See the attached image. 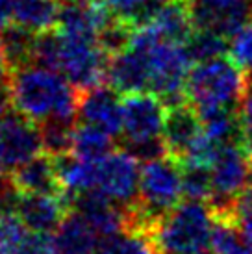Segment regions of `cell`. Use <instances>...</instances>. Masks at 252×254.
I'll use <instances>...</instances> for the list:
<instances>
[{"label":"cell","mask_w":252,"mask_h":254,"mask_svg":"<svg viewBox=\"0 0 252 254\" xmlns=\"http://www.w3.org/2000/svg\"><path fill=\"white\" fill-rule=\"evenodd\" d=\"M15 112L35 123L67 121L78 117L80 91L54 69L41 65H24L9 76Z\"/></svg>","instance_id":"obj_1"},{"label":"cell","mask_w":252,"mask_h":254,"mask_svg":"<svg viewBox=\"0 0 252 254\" xmlns=\"http://www.w3.org/2000/svg\"><path fill=\"white\" fill-rule=\"evenodd\" d=\"M32 64L54 69L78 91H87L106 80L110 56L95 39L65 36L54 28L37 34Z\"/></svg>","instance_id":"obj_2"},{"label":"cell","mask_w":252,"mask_h":254,"mask_svg":"<svg viewBox=\"0 0 252 254\" xmlns=\"http://www.w3.org/2000/svg\"><path fill=\"white\" fill-rule=\"evenodd\" d=\"M130 47L143 52L148 67V91L167 106L186 99V82L191 72V56L186 45L163 41L148 26L135 28Z\"/></svg>","instance_id":"obj_3"},{"label":"cell","mask_w":252,"mask_h":254,"mask_svg":"<svg viewBox=\"0 0 252 254\" xmlns=\"http://www.w3.org/2000/svg\"><path fill=\"white\" fill-rule=\"evenodd\" d=\"M184 197L182 165L171 156L143 163L139 197L130 208V226L152 232L154 225L173 212Z\"/></svg>","instance_id":"obj_4"},{"label":"cell","mask_w":252,"mask_h":254,"mask_svg":"<svg viewBox=\"0 0 252 254\" xmlns=\"http://www.w3.org/2000/svg\"><path fill=\"white\" fill-rule=\"evenodd\" d=\"M213 212L198 200H186L154 225L150 238L158 254H211Z\"/></svg>","instance_id":"obj_5"},{"label":"cell","mask_w":252,"mask_h":254,"mask_svg":"<svg viewBox=\"0 0 252 254\" xmlns=\"http://www.w3.org/2000/svg\"><path fill=\"white\" fill-rule=\"evenodd\" d=\"M245 89L243 71L232 60L217 58L196 64L186 82V99L195 110L238 108Z\"/></svg>","instance_id":"obj_6"},{"label":"cell","mask_w":252,"mask_h":254,"mask_svg":"<svg viewBox=\"0 0 252 254\" xmlns=\"http://www.w3.org/2000/svg\"><path fill=\"white\" fill-rule=\"evenodd\" d=\"M139 160L126 148L112 150L95 163V193L113 204L130 208L139 197Z\"/></svg>","instance_id":"obj_7"},{"label":"cell","mask_w":252,"mask_h":254,"mask_svg":"<svg viewBox=\"0 0 252 254\" xmlns=\"http://www.w3.org/2000/svg\"><path fill=\"white\" fill-rule=\"evenodd\" d=\"M167 117V104L150 91L130 93L123 99L125 147L161 139Z\"/></svg>","instance_id":"obj_8"},{"label":"cell","mask_w":252,"mask_h":254,"mask_svg":"<svg viewBox=\"0 0 252 254\" xmlns=\"http://www.w3.org/2000/svg\"><path fill=\"white\" fill-rule=\"evenodd\" d=\"M211 210H221L252 186V160L238 145H221L211 163Z\"/></svg>","instance_id":"obj_9"},{"label":"cell","mask_w":252,"mask_h":254,"mask_svg":"<svg viewBox=\"0 0 252 254\" xmlns=\"http://www.w3.org/2000/svg\"><path fill=\"white\" fill-rule=\"evenodd\" d=\"M195 30L234 37L252 21V0H186Z\"/></svg>","instance_id":"obj_10"},{"label":"cell","mask_w":252,"mask_h":254,"mask_svg":"<svg viewBox=\"0 0 252 254\" xmlns=\"http://www.w3.org/2000/svg\"><path fill=\"white\" fill-rule=\"evenodd\" d=\"M0 154L7 169H17L22 163L43 154V137L39 123L19 112H9L0 123Z\"/></svg>","instance_id":"obj_11"},{"label":"cell","mask_w":252,"mask_h":254,"mask_svg":"<svg viewBox=\"0 0 252 254\" xmlns=\"http://www.w3.org/2000/svg\"><path fill=\"white\" fill-rule=\"evenodd\" d=\"M80 125L97 128L110 137L123 134V100L112 85H98L80 91L78 102Z\"/></svg>","instance_id":"obj_12"},{"label":"cell","mask_w":252,"mask_h":254,"mask_svg":"<svg viewBox=\"0 0 252 254\" xmlns=\"http://www.w3.org/2000/svg\"><path fill=\"white\" fill-rule=\"evenodd\" d=\"M204 134L202 123L196 113L195 106L189 100H182L178 104L167 106V117L163 127V143L167 154L182 162L189 148Z\"/></svg>","instance_id":"obj_13"},{"label":"cell","mask_w":252,"mask_h":254,"mask_svg":"<svg viewBox=\"0 0 252 254\" xmlns=\"http://www.w3.org/2000/svg\"><path fill=\"white\" fill-rule=\"evenodd\" d=\"M70 206L65 195H26L21 193L17 202V215L32 232L54 234L65 217Z\"/></svg>","instance_id":"obj_14"},{"label":"cell","mask_w":252,"mask_h":254,"mask_svg":"<svg viewBox=\"0 0 252 254\" xmlns=\"http://www.w3.org/2000/svg\"><path fill=\"white\" fill-rule=\"evenodd\" d=\"M113 15L102 2H82L69 0L62 6L58 30L65 36L95 39L98 41L100 32L108 26Z\"/></svg>","instance_id":"obj_15"},{"label":"cell","mask_w":252,"mask_h":254,"mask_svg":"<svg viewBox=\"0 0 252 254\" xmlns=\"http://www.w3.org/2000/svg\"><path fill=\"white\" fill-rule=\"evenodd\" d=\"M9 184L26 195H63L56 158L45 152L11 171Z\"/></svg>","instance_id":"obj_16"},{"label":"cell","mask_w":252,"mask_h":254,"mask_svg":"<svg viewBox=\"0 0 252 254\" xmlns=\"http://www.w3.org/2000/svg\"><path fill=\"white\" fill-rule=\"evenodd\" d=\"M106 82L125 95L148 91V67L143 52L128 47L125 52L110 58Z\"/></svg>","instance_id":"obj_17"},{"label":"cell","mask_w":252,"mask_h":254,"mask_svg":"<svg viewBox=\"0 0 252 254\" xmlns=\"http://www.w3.org/2000/svg\"><path fill=\"white\" fill-rule=\"evenodd\" d=\"M102 241L91 223L72 210L54 232L58 254H97Z\"/></svg>","instance_id":"obj_18"},{"label":"cell","mask_w":252,"mask_h":254,"mask_svg":"<svg viewBox=\"0 0 252 254\" xmlns=\"http://www.w3.org/2000/svg\"><path fill=\"white\" fill-rule=\"evenodd\" d=\"M163 41L186 45L195 34V24L191 19L186 0H175L161 7L147 24Z\"/></svg>","instance_id":"obj_19"},{"label":"cell","mask_w":252,"mask_h":254,"mask_svg":"<svg viewBox=\"0 0 252 254\" xmlns=\"http://www.w3.org/2000/svg\"><path fill=\"white\" fill-rule=\"evenodd\" d=\"M60 0H13V24L34 34L58 28Z\"/></svg>","instance_id":"obj_20"},{"label":"cell","mask_w":252,"mask_h":254,"mask_svg":"<svg viewBox=\"0 0 252 254\" xmlns=\"http://www.w3.org/2000/svg\"><path fill=\"white\" fill-rule=\"evenodd\" d=\"M206 137L215 145H236L239 135L238 108H208L196 110Z\"/></svg>","instance_id":"obj_21"},{"label":"cell","mask_w":252,"mask_h":254,"mask_svg":"<svg viewBox=\"0 0 252 254\" xmlns=\"http://www.w3.org/2000/svg\"><path fill=\"white\" fill-rule=\"evenodd\" d=\"M35 37L37 34L22 28V26H17V24H9L6 30L0 32V43L6 50V56L11 65V72L34 62Z\"/></svg>","instance_id":"obj_22"},{"label":"cell","mask_w":252,"mask_h":254,"mask_svg":"<svg viewBox=\"0 0 252 254\" xmlns=\"http://www.w3.org/2000/svg\"><path fill=\"white\" fill-rule=\"evenodd\" d=\"M211 254H252V243L230 219L213 215Z\"/></svg>","instance_id":"obj_23"},{"label":"cell","mask_w":252,"mask_h":254,"mask_svg":"<svg viewBox=\"0 0 252 254\" xmlns=\"http://www.w3.org/2000/svg\"><path fill=\"white\" fill-rule=\"evenodd\" d=\"M97 254H158V249L148 232L125 228L102 241Z\"/></svg>","instance_id":"obj_24"},{"label":"cell","mask_w":252,"mask_h":254,"mask_svg":"<svg viewBox=\"0 0 252 254\" xmlns=\"http://www.w3.org/2000/svg\"><path fill=\"white\" fill-rule=\"evenodd\" d=\"M113 137L100 132L97 128L78 125L74 130V141H72V152L76 158L85 162H98L113 150Z\"/></svg>","instance_id":"obj_25"},{"label":"cell","mask_w":252,"mask_h":254,"mask_svg":"<svg viewBox=\"0 0 252 254\" xmlns=\"http://www.w3.org/2000/svg\"><path fill=\"white\" fill-rule=\"evenodd\" d=\"M41 137H43V152L52 158H62L72 152L74 141V123L67 121H47L41 123Z\"/></svg>","instance_id":"obj_26"},{"label":"cell","mask_w":252,"mask_h":254,"mask_svg":"<svg viewBox=\"0 0 252 254\" xmlns=\"http://www.w3.org/2000/svg\"><path fill=\"white\" fill-rule=\"evenodd\" d=\"M186 49H188L193 62L204 64V62L223 58L230 50V45L226 41V37L223 36H217L213 32H206V30H195L191 39L186 43Z\"/></svg>","instance_id":"obj_27"},{"label":"cell","mask_w":252,"mask_h":254,"mask_svg":"<svg viewBox=\"0 0 252 254\" xmlns=\"http://www.w3.org/2000/svg\"><path fill=\"white\" fill-rule=\"evenodd\" d=\"M182 165L184 195L188 200L206 202L213 195V180H211V167L196 165V163H180Z\"/></svg>","instance_id":"obj_28"},{"label":"cell","mask_w":252,"mask_h":254,"mask_svg":"<svg viewBox=\"0 0 252 254\" xmlns=\"http://www.w3.org/2000/svg\"><path fill=\"white\" fill-rule=\"evenodd\" d=\"M28 234L30 228L17 213H0V251L4 254H13Z\"/></svg>","instance_id":"obj_29"},{"label":"cell","mask_w":252,"mask_h":254,"mask_svg":"<svg viewBox=\"0 0 252 254\" xmlns=\"http://www.w3.org/2000/svg\"><path fill=\"white\" fill-rule=\"evenodd\" d=\"M228 52L230 60L241 71L252 72V21L232 37Z\"/></svg>","instance_id":"obj_30"},{"label":"cell","mask_w":252,"mask_h":254,"mask_svg":"<svg viewBox=\"0 0 252 254\" xmlns=\"http://www.w3.org/2000/svg\"><path fill=\"white\" fill-rule=\"evenodd\" d=\"M13 254H58L54 234H39L30 230L26 240Z\"/></svg>","instance_id":"obj_31"},{"label":"cell","mask_w":252,"mask_h":254,"mask_svg":"<svg viewBox=\"0 0 252 254\" xmlns=\"http://www.w3.org/2000/svg\"><path fill=\"white\" fill-rule=\"evenodd\" d=\"M239 119L245 123H252V72H245V89L239 100Z\"/></svg>","instance_id":"obj_32"},{"label":"cell","mask_w":252,"mask_h":254,"mask_svg":"<svg viewBox=\"0 0 252 254\" xmlns=\"http://www.w3.org/2000/svg\"><path fill=\"white\" fill-rule=\"evenodd\" d=\"M13 106V99H11V87H9V80H2L0 82V123L6 119V115L11 112Z\"/></svg>","instance_id":"obj_33"},{"label":"cell","mask_w":252,"mask_h":254,"mask_svg":"<svg viewBox=\"0 0 252 254\" xmlns=\"http://www.w3.org/2000/svg\"><path fill=\"white\" fill-rule=\"evenodd\" d=\"M13 22V0H0V32Z\"/></svg>","instance_id":"obj_34"},{"label":"cell","mask_w":252,"mask_h":254,"mask_svg":"<svg viewBox=\"0 0 252 254\" xmlns=\"http://www.w3.org/2000/svg\"><path fill=\"white\" fill-rule=\"evenodd\" d=\"M9 76H11V65H9V60L6 56V50L0 43V82L9 80Z\"/></svg>","instance_id":"obj_35"},{"label":"cell","mask_w":252,"mask_h":254,"mask_svg":"<svg viewBox=\"0 0 252 254\" xmlns=\"http://www.w3.org/2000/svg\"><path fill=\"white\" fill-rule=\"evenodd\" d=\"M6 171H7V167H6V163H4V160H2V154H0V186H2V184H6L4 182Z\"/></svg>","instance_id":"obj_36"},{"label":"cell","mask_w":252,"mask_h":254,"mask_svg":"<svg viewBox=\"0 0 252 254\" xmlns=\"http://www.w3.org/2000/svg\"><path fill=\"white\" fill-rule=\"evenodd\" d=\"M62 2H69V0H62Z\"/></svg>","instance_id":"obj_37"},{"label":"cell","mask_w":252,"mask_h":254,"mask_svg":"<svg viewBox=\"0 0 252 254\" xmlns=\"http://www.w3.org/2000/svg\"><path fill=\"white\" fill-rule=\"evenodd\" d=\"M0 254H4V253H2V251H0Z\"/></svg>","instance_id":"obj_38"}]
</instances>
